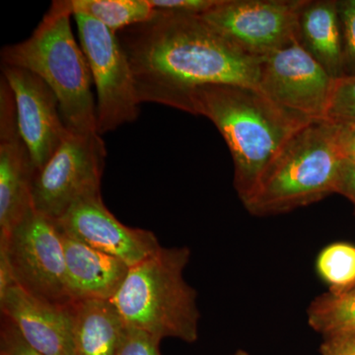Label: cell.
Instances as JSON below:
<instances>
[{"instance_id": "obj_1", "label": "cell", "mask_w": 355, "mask_h": 355, "mask_svg": "<svg viewBox=\"0 0 355 355\" xmlns=\"http://www.w3.org/2000/svg\"><path fill=\"white\" fill-rule=\"evenodd\" d=\"M127 53L140 103L191 114L198 87L235 84L259 89L261 60L243 53L202 15L156 10L116 33Z\"/></svg>"}, {"instance_id": "obj_2", "label": "cell", "mask_w": 355, "mask_h": 355, "mask_svg": "<svg viewBox=\"0 0 355 355\" xmlns=\"http://www.w3.org/2000/svg\"><path fill=\"white\" fill-rule=\"evenodd\" d=\"M191 114L207 116L221 133L234 163V188L243 205L280 149L313 121L268 99L259 89L235 84L198 87Z\"/></svg>"}, {"instance_id": "obj_3", "label": "cell", "mask_w": 355, "mask_h": 355, "mask_svg": "<svg viewBox=\"0 0 355 355\" xmlns=\"http://www.w3.org/2000/svg\"><path fill=\"white\" fill-rule=\"evenodd\" d=\"M69 0L53 1L30 38L1 50V64L29 70L57 95L70 132H98L87 58L72 32ZM99 133V132H98Z\"/></svg>"}, {"instance_id": "obj_4", "label": "cell", "mask_w": 355, "mask_h": 355, "mask_svg": "<svg viewBox=\"0 0 355 355\" xmlns=\"http://www.w3.org/2000/svg\"><path fill=\"white\" fill-rule=\"evenodd\" d=\"M187 247L163 248L137 265L111 299L125 326L160 338L193 343L200 314L197 292L184 279Z\"/></svg>"}, {"instance_id": "obj_5", "label": "cell", "mask_w": 355, "mask_h": 355, "mask_svg": "<svg viewBox=\"0 0 355 355\" xmlns=\"http://www.w3.org/2000/svg\"><path fill=\"white\" fill-rule=\"evenodd\" d=\"M343 164L330 121H311L280 149L244 207L268 216L319 202L336 193Z\"/></svg>"}, {"instance_id": "obj_6", "label": "cell", "mask_w": 355, "mask_h": 355, "mask_svg": "<svg viewBox=\"0 0 355 355\" xmlns=\"http://www.w3.org/2000/svg\"><path fill=\"white\" fill-rule=\"evenodd\" d=\"M0 256L8 263L14 284L35 297L69 306L70 294L62 236L57 224L34 209L6 237Z\"/></svg>"}, {"instance_id": "obj_7", "label": "cell", "mask_w": 355, "mask_h": 355, "mask_svg": "<svg viewBox=\"0 0 355 355\" xmlns=\"http://www.w3.org/2000/svg\"><path fill=\"white\" fill-rule=\"evenodd\" d=\"M79 44L97 91L98 132H113L139 116L135 77L116 33L92 18L74 15Z\"/></svg>"}, {"instance_id": "obj_8", "label": "cell", "mask_w": 355, "mask_h": 355, "mask_svg": "<svg viewBox=\"0 0 355 355\" xmlns=\"http://www.w3.org/2000/svg\"><path fill=\"white\" fill-rule=\"evenodd\" d=\"M107 149L98 132H69L43 168L35 173L32 205L55 221L79 198L101 191Z\"/></svg>"}, {"instance_id": "obj_9", "label": "cell", "mask_w": 355, "mask_h": 355, "mask_svg": "<svg viewBox=\"0 0 355 355\" xmlns=\"http://www.w3.org/2000/svg\"><path fill=\"white\" fill-rule=\"evenodd\" d=\"M306 0H219L202 17L243 53L268 57L297 39Z\"/></svg>"}, {"instance_id": "obj_10", "label": "cell", "mask_w": 355, "mask_h": 355, "mask_svg": "<svg viewBox=\"0 0 355 355\" xmlns=\"http://www.w3.org/2000/svg\"><path fill=\"white\" fill-rule=\"evenodd\" d=\"M334 81L297 39L261 60L259 90L311 120H324Z\"/></svg>"}, {"instance_id": "obj_11", "label": "cell", "mask_w": 355, "mask_h": 355, "mask_svg": "<svg viewBox=\"0 0 355 355\" xmlns=\"http://www.w3.org/2000/svg\"><path fill=\"white\" fill-rule=\"evenodd\" d=\"M55 222L64 234L130 266L146 260L161 248L151 231L128 227L119 221L103 202L101 191L79 198Z\"/></svg>"}, {"instance_id": "obj_12", "label": "cell", "mask_w": 355, "mask_h": 355, "mask_svg": "<svg viewBox=\"0 0 355 355\" xmlns=\"http://www.w3.org/2000/svg\"><path fill=\"white\" fill-rule=\"evenodd\" d=\"M2 77L12 91L21 137L31 154L35 173L48 163L70 132L57 95L29 70L2 65Z\"/></svg>"}, {"instance_id": "obj_13", "label": "cell", "mask_w": 355, "mask_h": 355, "mask_svg": "<svg viewBox=\"0 0 355 355\" xmlns=\"http://www.w3.org/2000/svg\"><path fill=\"white\" fill-rule=\"evenodd\" d=\"M35 175L31 154L21 137L12 91L0 80V239L33 209Z\"/></svg>"}, {"instance_id": "obj_14", "label": "cell", "mask_w": 355, "mask_h": 355, "mask_svg": "<svg viewBox=\"0 0 355 355\" xmlns=\"http://www.w3.org/2000/svg\"><path fill=\"white\" fill-rule=\"evenodd\" d=\"M0 307L33 349L44 355H70L74 303L53 304L13 284L0 294Z\"/></svg>"}, {"instance_id": "obj_15", "label": "cell", "mask_w": 355, "mask_h": 355, "mask_svg": "<svg viewBox=\"0 0 355 355\" xmlns=\"http://www.w3.org/2000/svg\"><path fill=\"white\" fill-rule=\"evenodd\" d=\"M60 233L67 282L74 302L111 301L127 277L130 266L116 257L103 253L69 237L62 231Z\"/></svg>"}, {"instance_id": "obj_16", "label": "cell", "mask_w": 355, "mask_h": 355, "mask_svg": "<svg viewBox=\"0 0 355 355\" xmlns=\"http://www.w3.org/2000/svg\"><path fill=\"white\" fill-rule=\"evenodd\" d=\"M297 40L334 79L345 76L338 1H308L298 18Z\"/></svg>"}, {"instance_id": "obj_17", "label": "cell", "mask_w": 355, "mask_h": 355, "mask_svg": "<svg viewBox=\"0 0 355 355\" xmlns=\"http://www.w3.org/2000/svg\"><path fill=\"white\" fill-rule=\"evenodd\" d=\"M125 329L111 301H76L70 355H116Z\"/></svg>"}, {"instance_id": "obj_18", "label": "cell", "mask_w": 355, "mask_h": 355, "mask_svg": "<svg viewBox=\"0 0 355 355\" xmlns=\"http://www.w3.org/2000/svg\"><path fill=\"white\" fill-rule=\"evenodd\" d=\"M72 15L83 14L119 33L153 17L148 0H69Z\"/></svg>"}, {"instance_id": "obj_19", "label": "cell", "mask_w": 355, "mask_h": 355, "mask_svg": "<svg viewBox=\"0 0 355 355\" xmlns=\"http://www.w3.org/2000/svg\"><path fill=\"white\" fill-rule=\"evenodd\" d=\"M311 328L326 336L355 334V287L349 291H329L313 300L307 310Z\"/></svg>"}, {"instance_id": "obj_20", "label": "cell", "mask_w": 355, "mask_h": 355, "mask_svg": "<svg viewBox=\"0 0 355 355\" xmlns=\"http://www.w3.org/2000/svg\"><path fill=\"white\" fill-rule=\"evenodd\" d=\"M317 270L334 293L354 288L355 246L335 243L324 248L318 257Z\"/></svg>"}, {"instance_id": "obj_21", "label": "cell", "mask_w": 355, "mask_h": 355, "mask_svg": "<svg viewBox=\"0 0 355 355\" xmlns=\"http://www.w3.org/2000/svg\"><path fill=\"white\" fill-rule=\"evenodd\" d=\"M324 120L355 125V76L335 79Z\"/></svg>"}, {"instance_id": "obj_22", "label": "cell", "mask_w": 355, "mask_h": 355, "mask_svg": "<svg viewBox=\"0 0 355 355\" xmlns=\"http://www.w3.org/2000/svg\"><path fill=\"white\" fill-rule=\"evenodd\" d=\"M338 8L342 27L343 71L345 76H355V0L338 1Z\"/></svg>"}, {"instance_id": "obj_23", "label": "cell", "mask_w": 355, "mask_h": 355, "mask_svg": "<svg viewBox=\"0 0 355 355\" xmlns=\"http://www.w3.org/2000/svg\"><path fill=\"white\" fill-rule=\"evenodd\" d=\"M160 338L125 326L116 355H162Z\"/></svg>"}, {"instance_id": "obj_24", "label": "cell", "mask_w": 355, "mask_h": 355, "mask_svg": "<svg viewBox=\"0 0 355 355\" xmlns=\"http://www.w3.org/2000/svg\"><path fill=\"white\" fill-rule=\"evenodd\" d=\"M0 355H44L29 345L15 324L2 316L0 328Z\"/></svg>"}, {"instance_id": "obj_25", "label": "cell", "mask_w": 355, "mask_h": 355, "mask_svg": "<svg viewBox=\"0 0 355 355\" xmlns=\"http://www.w3.org/2000/svg\"><path fill=\"white\" fill-rule=\"evenodd\" d=\"M155 10L202 15L218 3L219 0H148Z\"/></svg>"}, {"instance_id": "obj_26", "label": "cell", "mask_w": 355, "mask_h": 355, "mask_svg": "<svg viewBox=\"0 0 355 355\" xmlns=\"http://www.w3.org/2000/svg\"><path fill=\"white\" fill-rule=\"evenodd\" d=\"M330 123L338 155L343 162L355 164V125Z\"/></svg>"}, {"instance_id": "obj_27", "label": "cell", "mask_w": 355, "mask_h": 355, "mask_svg": "<svg viewBox=\"0 0 355 355\" xmlns=\"http://www.w3.org/2000/svg\"><path fill=\"white\" fill-rule=\"evenodd\" d=\"M320 352L322 355H355V334L326 336Z\"/></svg>"}, {"instance_id": "obj_28", "label": "cell", "mask_w": 355, "mask_h": 355, "mask_svg": "<svg viewBox=\"0 0 355 355\" xmlns=\"http://www.w3.org/2000/svg\"><path fill=\"white\" fill-rule=\"evenodd\" d=\"M336 193L345 196L355 205V164L343 162Z\"/></svg>"}, {"instance_id": "obj_29", "label": "cell", "mask_w": 355, "mask_h": 355, "mask_svg": "<svg viewBox=\"0 0 355 355\" xmlns=\"http://www.w3.org/2000/svg\"><path fill=\"white\" fill-rule=\"evenodd\" d=\"M231 355H251L249 352H247L246 350L239 349L237 352H235L234 354Z\"/></svg>"}]
</instances>
